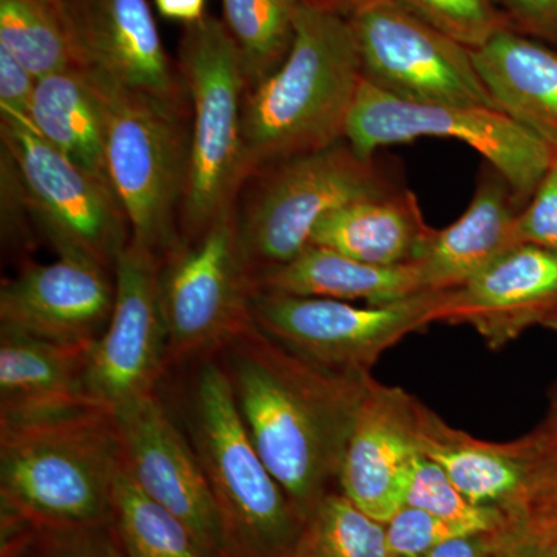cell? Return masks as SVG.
<instances>
[{
	"mask_svg": "<svg viewBox=\"0 0 557 557\" xmlns=\"http://www.w3.org/2000/svg\"><path fill=\"white\" fill-rule=\"evenodd\" d=\"M252 293L234 208L223 212L197 239L180 240L160 265L170 368L214 355L251 321Z\"/></svg>",
	"mask_w": 557,
	"mask_h": 557,
	"instance_id": "8fae6325",
	"label": "cell"
},
{
	"mask_svg": "<svg viewBox=\"0 0 557 557\" xmlns=\"http://www.w3.org/2000/svg\"><path fill=\"white\" fill-rule=\"evenodd\" d=\"M471 54L498 109L557 149V50L505 27Z\"/></svg>",
	"mask_w": 557,
	"mask_h": 557,
	"instance_id": "7402d4cb",
	"label": "cell"
},
{
	"mask_svg": "<svg viewBox=\"0 0 557 557\" xmlns=\"http://www.w3.org/2000/svg\"><path fill=\"white\" fill-rule=\"evenodd\" d=\"M64 16L81 70L123 89L190 104L148 0H65Z\"/></svg>",
	"mask_w": 557,
	"mask_h": 557,
	"instance_id": "9a60e30c",
	"label": "cell"
},
{
	"mask_svg": "<svg viewBox=\"0 0 557 557\" xmlns=\"http://www.w3.org/2000/svg\"><path fill=\"white\" fill-rule=\"evenodd\" d=\"M406 505L449 520L472 534L508 530L516 522L504 508L480 507L469 502L446 472L424 456L418 460L413 471Z\"/></svg>",
	"mask_w": 557,
	"mask_h": 557,
	"instance_id": "f546056e",
	"label": "cell"
},
{
	"mask_svg": "<svg viewBox=\"0 0 557 557\" xmlns=\"http://www.w3.org/2000/svg\"><path fill=\"white\" fill-rule=\"evenodd\" d=\"M398 7L469 50L508 27L494 0H394Z\"/></svg>",
	"mask_w": 557,
	"mask_h": 557,
	"instance_id": "1f68e13d",
	"label": "cell"
},
{
	"mask_svg": "<svg viewBox=\"0 0 557 557\" xmlns=\"http://www.w3.org/2000/svg\"><path fill=\"white\" fill-rule=\"evenodd\" d=\"M512 527L508 530L493 531V533L468 534V536L450 539L421 557H493L500 545L507 541Z\"/></svg>",
	"mask_w": 557,
	"mask_h": 557,
	"instance_id": "f35d334b",
	"label": "cell"
},
{
	"mask_svg": "<svg viewBox=\"0 0 557 557\" xmlns=\"http://www.w3.org/2000/svg\"><path fill=\"white\" fill-rule=\"evenodd\" d=\"M177 64L193 110L180 237L193 240L234 207L247 180L244 102L248 81L225 22L208 14L183 27Z\"/></svg>",
	"mask_w": 557,
	"mask_h": 557,
	"instance_id": "52a82bcc",
	"label": "cell"
},
{
	"mask_svg": "<svg viewBox=\"0 0 557 557\" xmlns=\"http://www.w3.org/2000/svg\"><path fill=\"white\" fill-rule=\"evenodd\" d=\"M508 27L557 50V0H494Z\"/></svg>",
	"mask_w": 557,
	"mask_h": 557,
	"instance_id": "8d00e7d4",
	"label": "cell"
},
{
	"mask_svg": "<svg viewBox=\"0 0 557 557\" xmlns=\"http://www.w3.org/2000/svg\"><path fill=\"white\" fill-rule=\"evenodd\" d=\"M493 557H557V544L528 534L515 523L507 541Z\"/></svg>",
	"mask_w": 557,
	"mask_h": 557,
	"instance_id": "ab89813d",
	"label": "cell"
},
{
	"mask_svg": "<svg viewBox=\"0 0 557 557\" xmlns=\"http://www.w3.org/2000/svg\"><path fill=\"white\" fill-rule=\"evenodd\" d=\"M519 212L507 178L483 161L467 211L445 230H435L416 262L424 288L446 292L463 287L509 248L519 245Z\"/></svg>",
	"mask_w": 557,
	"mask_h": 557,
	"instance_id": "d6986e66",
	"label": "cell"
},
{
	"mask_svg": "<svg viewBox=\"0 0 557 557\" xmlns=\"http://www.w3.org/2000/svg\"><path fill=\"white\" fill-rule=\"evenodd\" d=\"M172 410L207 475L230 557H289L304 520L260 457L215 355L193 359Z\"/></svg>",
	"mask_w": 557,
	"mask_h": 557,
	"instance_id": "3957f363",
	"label": "cell"
},
{
	"mask_svg": "<svg viewBox=\"0 0 557 557\" xmlns=\"http://www.w3.org/2000/svg\"><path fill=\"white\" fill-rule=\"evenodd\" d=\"M348 20L362 78L380 90L424 104L498 109L475 69L471 50L394 0H375Z\"/></svg>",
	"mask_w": 557,
	"mask_h": 557,
	"instance_id": "7c38bea8",
	"label": "cell"
},
{
	"mask_svg": "<svg viewBox=\"0 0 557 557\" xmlns=\"http://www.w3.org/2000/svg\"><path fill=\"white\" fill-rule=\"evenodd\" d=\"M417 138L457 139L478 150L507 178L520 211L555 161L547 141L502 110L401 100L362 78L346 127L351 149L372 159L386 146Z\"/></svg>",
	"mask_w": 557,
	"mask_h": 557,
	"instance_id": "ba28073f",
	"label": "cell"
},
{
	"mask_svg": "<svg viewBox=\"0 0 557 557\" xmlns=\"http://www.w3.org/2000/svg\"><path fill=\"white\" fill-rule=\"evenodd\" d=\"M38 79L0 47V115L30 120Z\"/></svg>",
	"mask_w": 557,
	"mask_h": 557,
	"instance_id": "74e56055",
	"label": "cell"
},
{
	"mask_svg": "<svg viewBox=\"0 0 557 557\" xmlns=\"http://www.w3.org/2000/svg\"><path fill=\"white\" fill-rule=\"evenodd\" d=\"M124 467L137 485L177 516L212 557H230L207 475L160 392L112 410Z\"/></svg>",
	"mask_w": 557,
	"mask_h": 557,
	"instance_id": "5bb4252c",
	"label": "cell"
},
{
	"mask_svg": "<svg viewBox=\"0 0 557 557\" xmlns=\"http://www.w3.org/2000/svg\"><path fill=\"white\" fill-rule=\"evenodd\" d=\"M123 463L115 418L97 406L0 428V504L35 527L109 525Z\"/></svg>",
	"mask_w": 557,
	"mask_h": 557,
	"instance_id": "277c9868",
	"label": "cell"
},
{
	"mask_svg": "<svg viewBox=\"0 0 557 557\" xmlns=\"http://www.w3.org/2000/svg\"><path fill=\"white\" fill-rule=\"evenodd\" d=\"M289 557H397L386 525L361 511L343 493L330 491L304 520Z\"/></svg>",
	"mask_w": 557,
	"mask_h": 557,
	"instance_id": "f1b7e54d",
	"label": "cell"
},
{
	"mask_svg": "<svg viewBox=\"0 0 557 557\" xmlns=\"http://www.w3.org/2000/svg\"><path fill=\"white\" fill-rule=\"evenodd\" d=\"M553 152H555V159L557 160V149H553Z\"/></svg>",
	"mask_w": 557,
	"mask_h": 557,
	"instance_id": "7dc6e473",
	"label": "cell"
},
{
	"mask_svg": "<svg viewBox=\"0 0 557 557\" xmlns=\"http://www.w3.org/2000/svg\"><path fill=\"white\" fill-rule=\"evenodd\" d=\"M399 188L405 185L391 161L362 159L347 139L252 172L233 207L251 282L298 258L330 211Z\"/></svg>",
	"mask_w": 557,
	"mask_h": 557,
	"instance_id": "5b68a950",
	"label": "cell"
},
{
	"mask_svg": "<svg viewBox=\"0 0 557 557\" xmlns=\"http://www.w3.org/2000/svg\"><path fill=\"white\" fill-rule=\"evenodd\" d=\"M2 234L9 248L16 251H27L28 226L33 222L27 197L16 163L11 159L9 150L2 148Z\"/></svg>",
	"mask_w": 557,
	"mask_h": 557,
	"instance_id": "d590c367",
	"label": "cell"
},
{
	"mask_svg": "<svg viewBox=\"0 0 557 557\" xmlns=\"http://www.w3.org/2000/svg\"><path fill=\"white\" fill-rule=\"evenodd\" d=\"M249 437L300 519L338 482L369 373L296 357L249 321L215 351Z\"/></svg>",
	"mask_w": 557,
	"mask_h": 557,
	"instance_id": "6da1fadb",
	"label": "cell"
},
{
	"mask_svg": "<svg viewBox=\"0 0 557 557\" xmlns=\"http://www.w3.org/2000/svg\"><path fill=\"white\" fill-rule=\"evenodd\" d=\"M259 292L285 293L384 306L428 292L416 262L403 265H372L333 249L310 245L285 263L252 278Z\"/></svg>",
	"mask_w": 557,
	"mask_h": 557,
	"instance_id": "603a6c76",
	"label": "cell"
},
{
	"mask_svg": "<svg viewBox=\"0 0 557 557\" xmlns=\"http://www.w3.org/2000/svg\"><path fill=\"white\" fill-rule=\"evenodd\" d=\"M434 233L416 194L405 186L330 211L319 220L310 245L372 265L394 267L417 262Z\"/></svg>",
	"mask_w": 557,
	"mask_h": 557,
	"instance_id": "44dd1931",
	"label": "cell"
},
{
	"mask_svg": "<svg viewBox=\"0 0 557 557\" xmlns=\"http://www.w3.org/2000/svg\"><path fill=\"white\" fill-rule=\"evenodd\" d=\"M386 533L388 545L397 557H421L450 539L472 534L449 520L408 505L388 520Z\"/></svg>",
	"mask_w": 557,
	"mask_h": 557,
	"instance_id": "836d02e7",
	"label": "cell"
},
{
	"mask_svg": "<svg viewBox=\"0 0 557 557\" xmlns=\"http://www.w3.org/2000/svg\"><path fill=\"white\" fill-rule=\"evenodd\" d=\"M207 0H156L157 10L166 20L194 24L203 20Z\"/></svg>",
	"mask_w": 557,
	"mask_h": 557,
	"instance_id": "b9f144b4",
	"label": "cell"
},
{
	"mask_svg": "<svg viewBox=\"0 0 557 557\" xmlns=\"http://www.w3.org/2000/svg\"><path fill=\"white\" fill-rule=\"evenodd\" d=\"M0 139L20 171L33 225L54 252L115 273L116 259L131 242L129 220L115 190L51 148L30 120L2 115Z\"/></svg>",
	"mask_w": 557,
	"mask_h": 557,
	"instance_id": "30bf717a",
	"label": "cell"
},
{
	"mask_svg": "<svg viewBox=\"0 0 557 557\" xmlns=\"http://www.w3.org/2000/svg\"><path fill=\"white\" fill-rule=\"evenodd\" d=\"M30 123L51 148L113 189L106 160L104 110L100 95L83 70L38 79Z\"/></svg>",
	"mask_w": 557,
	"mask_h": 557,
	"instance_id": "d4e9b609",
	"label": "cell"
},
{
	"mask_svg": "<svg viewBox=\"0 0 557 557\" xmlns=\"http://www.w3.org/2000/svg\"><path fill=\"white\" fill-rule=\"evenodd\" d=\"M421 454L446 472L454 486L480 507H498L518 519L527 494V472L502 443H485L454 431L417 403Z\"/></svg>",
	"mask_w": 557,
	"mask_h": 557,
	"instance_id": "cb8c5ba5",
	"label": "cell"
},
{
	"mask_svg": "<svg viewBox=\"0 0 557 557\" xmlns=\"http://www.w3.org/2000/svg\"><path fill=\"white\" fill-rule=\"evenodd\" d=\"M90 347L0 330V428L95 406L84 391Z\"/></svg>",
	"mask_w": 557,
	"mask_h": 557,
	"instance_id": "ffe728a7",
	"label": "cell"
},
{
	"mask_svg": "<svg viewBox=\"0 0 557 557\" xmlns=\"http://www.w3.org/2000/svg\"><path fill=\"white\" fill-rule=\"evenodd\" d=\"M519 244L537 245L557 252V160L516 220Z\"/></svg>",
	"mask_w": 557,
	"mask_h": 557,
	"instance_id": "e575fe53",
	"label": "cell"
},
{
	"mask_svg": "<svg viewBox=\"0 0 557 557\" xmlns=\"http://www.w3.org/2000/svg\"><path fill=\"white\" fill-rule=\"evenodd\" d=\"M115 273L91 260H25L0 288V330L67 346H91L108 327Z\"/></svg>",
	"mask_w": 557,
	"mask_h": 557,
	"instance_id": "2e32d148",
	"label": "cell"
},
{
	"mask_svg": "<svg viewBox=\"0 0 557 557\" xmlns=\"http://www.w3.org/2000/svg\"><path fill=\"white\" fill-rule=\"evenodd\" d=\"M302 2L307 3V5L318 7V9L339 11V13L346 14L339 0H302Z\"/></svg>",
	"mask_w": 557,
	"mask_h": 557,
	"instance_id": "7bdbcfd3",
	"label": "cell"
},
{
	"mask_svg": "<svg viewBox=\"0 0 557 557\" xmlns=\"http://www.w3.org/2000/svg\"><path fill=\"white\" fill-rule=\"evenodd\" d=\"M339 2L341 5H343L344 13H346L347 16H351L355 11L364 9V7H368L369 3L375 2V0H339Z\"/></svg>",
	"mask_w": 557,
	"mask_h": 557,
	"instance_id": "ee69618b",
	"label": "cell"
},
{
	"mask_svg": "<svg viewBox=\"0 0 557 557\" xmlns=\"http://www.w3.org/2000/svg\"><path fill=\"white\" fill-rule=\"evenodd\" d=\"M450 302V289L364 307L256 289L251 319L271 339L311 364L332 372L369 373L387 348L410 333L449 322Z\"/></svg>",
	"mask_w": 557,
	"mask_h": 557,
	"instance_id": "9c48e42d",
	"label": "cell"
},
{
	"mask_svg": "<svg viewBox=\"0 0 557 557\" xmlns=\"http://www.w3.org/2000/svg\"><path fill=\"white\" fill-rule=\"evenodd\" d=\"M33 2H38L40 5L47 7V9L64 14L65 0H33Z\"/></svg>",
	"mask_w": 557,
	"mask_h": 557,
	"instance_id": "f6af8a7d",
	"label": "cell"
},
{
	"mask_svg": "<svg viewBox=\"0 0 557 557\" xmlns=\"http://www.w3.org/2000/svg\"><path fill=\"white\" fill-rule=\"evenodd\" d=\"M109 527L126 557H212L186 523L137 485L124 463Z\"/></svg>",
	"mask_w": 557,
	"mask_h": 557,
	"instance_id": "484cf974",
	"label": "cell"
},
{
	"mask_svg": "<svg viewBox=\"0 0 557 557\" xmlns=\"http://www.w3.org/2000/svg\"><path fill=\"white\" fill-rule=\"evenodd\" d=\"M0 557H126L109 525L35 527L3 537Z\"/></svg>",
	"mask_w": 557,
	"mask_h": 557,
	"instance_id": "4dcf8cb0",
	"label": "cell"
},
{
	"mask_svg": "<svg viewBox=\"0 0 557 557\" xmlns=\"http://www.w3.org/2000/svg\"><path fill=\"white\" fill-rule=\"evenodd\" d=\"M417 399L370 379L348 438L338 483L370 518L386 523L405 507L418 460Z\"/></svg>",
	"mask_w": 557,
	"mask_h": 557,
	"instance_id": "e0dca14e",
	"label": "cell"
},
{
	"mask_svg": "<svg viewBox=\"0 0 557 557\" xmlns=\"http://www.w3.org/2000/svg\"><path fill=\"white\" fill-rule=\"evenodd\" d=\"M160 265V259L132 239L116 259L112 317L91 344L84 372V391L98 408L112 412L153 394L170 369Z\"/></svg>",
	"mask_w": 557,
	"mask_h": 557,
	"instance_id": "4fadbf2b",
	"label": "cell"
},
{
	"mask_svg": "<svg viewBox=\"0 0 557 557\" xmlns=\"http://www.w3.org/2000/svg\"><path fill=\"white\" fill-rule=\"evenodd\" d=\"M519 530L557 544V502L531 509L518 520Z\"/></svg>",
	"mask_w": 557,
	"mask_h": 557,
	"instance_id": "60d3db41",
	"label": "cell"
},
{
	"mask_svg": "<svg viewBox=\"0 0 557 557\" xmlns=\"http://www.w3.org/2000/svg\"><path fill=\"white\" fill-rule=\"evenodd\" d=\"M505 450L518 458L527 472V494L519 518L531 509L557 502V384L549 394L544 421L525 437L502 443Z\"/></svg>",
	"mask_w": 557,
	"mask_h": 557,
	"instance_id": "d6a6232c",
	"label": "cell"
},
{
	"mask_svg": "<svg viewBox=\"0 0 557 557\" xmlns=\"http://www.w3.org/2000/svg\"><path fill=\"white\" fill-rule=\"evenodd\" d=\"M542 324L547 325V327L555 330V332L557 333V306L555 307V309L549 311L547 318L544 319V322H542Z\"/></svg>",
	"mask_w": 557,
	"mask_h": 557,
	"instance_id": "bcb514c9",
	"label": "cell"
},
{
	"mask_svg": "<svg viewBox=\"0 0 557 557\" xmlns=\"http://www.w3.org/2000/svg\"><path fill=\"white\" fill-rule=\"evenodd\" d=\"M0 47L36 79L81 70L64 14L33 0H0Z\"/></svg>",
	"mask_w": 557,
	"mask_h": 557,
	"instance_id": "83f0119b",
	"label": "cell"
},
{
	"mask_svg": "<svg viewBox=\"0 0 557 557\" xmlns=\"http://www.w3.org/2000/svg\"><path fill=\"white\" fill-rule=\"evenodd\" d=\"M223 16L239 50L248 90L281 67L292 50L302 0H222Z\"/></svg>",
	"mask_w": 557,
	"mask_h": 557,
	"instance_id": "4316f807",
	"label": "cell"
},
{
	"mask_svg": "<svg viewBox=\"0 0 557 557\" xmlns=\"http://www.w3.org/2000/svg\"><path fill=\"white\" fill-rule=\"evenodd\" d=\"M450 293L449 322L472 325L490 346H502L557 306V252L516 245Z\"/></svg>",
	"mask_w": 557,
	"mask_h": 557,
	"instance_id": "ac0fdd59",
	"label": "cell"
},
{
	"mask_svg": "<svg viewBox=\"0 0 557 557\" xmlns=\"http://www.w3.org/2000/svg\"><path fill=\"white\" fill-rule=\"evenodd\" d=\"M84 73L104 110L109 178L129 220L131 239L163 260L182 240L190 104L123 89Z\"/></svg>",
	"mask_w": 557,
	"mask_h": 557,
	"instance_id": "8992f818",
	"label": "cell"
},
{
	"mask_svg": "<svg viewBox=\"0 0 557 557\" xmlns=\"http://www.w3.org/2000/svg\"><path fill=\"white\" fill-rule=\"evenodd\" d=\"M361 79L348 16L300 3L288 57L245 95L247 178L260 168L346 139Z\"/></svg>",
	"mask_w": 557,
	"mask_h": 557,
	"instance_id": "7a4b0ae2",
	"label": "cell"
}]
</instances>
